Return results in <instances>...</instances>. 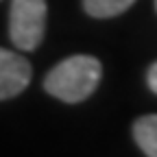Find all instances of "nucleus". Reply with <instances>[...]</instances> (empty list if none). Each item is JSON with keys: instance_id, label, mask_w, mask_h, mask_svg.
I'll use <instances>...</instances> for the list:
<instances>
[{"instance_id": "nucleus-7", "label": "nucleus", "mask_w": 157, "mask_h": 157, "mask_svg": "<svg viewBox=\"0 0 157 157\" xmlns=\"http://www.w3.org/2000/svg\"><path fill=\"white\" fill-rule=\"evenodd\" d=\"M155 9H157V0H155Z\"/></svg>"}, {"instance_id": "nucleus-3", "label": "nucleus", "mask_w": 157, "mask_h": 157, "mask_svg": "<svg viewBox=\"0 0 157 157\" xmlns=\"http://www.w3.org/2000/svg\"><path fill=\"white\" fill-rule=\"evenodd\" d=\"M31 63L22 55L0 48V101L22 94L31 83Z\"/></svg>"}, {"instance_id": "nucleus-2", "label": "nucleus", "mask_w": 157, "mask_h": 157, "mask_svg": "<svg viewBox=\"0 0 157 157\" xmlns=\"http://www.w3.org/2000/svg\"><path fill=\"white\" fill-rule=\"evenodd\" d=\"M46 0H11L9 37L20 50H35L46 31Z\"/></svg>"}, {"instance_id": "nucleus-1", "label": "nucleus", "mask_w": 157, "mask_h": 157, "mask_svg": "<svg viewBox=\"0 0 157 157\" xmlns=\"http://www.w3.org/2000/svg\"><path fill=\"white\" fill-rule=\"evenodd\" d=\"M103 76L101 61L90 55H72L59 61L44 78V90L63 103H81L90 98Z\"/></svg>"}, {"instance_id": "nucleus-5", "label": "nucleus", "mask_w": 157, "mask_h": 157, "mask_svg": "<svg viewBox=\"0 0 157 157\" xmlns=\"http://www.w3.org/2000/svg\"><path fill=\"white\" fill-rule=\"evenodd\" d=\"M135 0H83V9L92 17H113L124 13Z\"/></svg>"}, {"instance_id": "nucleus-4", "label": "nucleus", "mask_w": 157, "mask_h": 157, "mask_svg": "<svg viewBox=\"0 0 157 157\" xmlns=\"http://www.w3.org/2000/svg\"><path fill=\"white\" fill-rule=\"evenodd\" d=\"M133 137L146 157H157V113L137 118L133 124Z\"/></svg>"}, {"instance_id": "nucleus-6", "label": "nucleus", "mask_w": 157, "mask_h": 157, "mask_svg": "<svg viewBox=\"0 0 157 157\" xmlns=\"http://www.w3.org/2000/svg\"><path fill=\"white\" fill-rule=\"evenodd\" d=\"M146 83H148V87L157 94V61L148 68V74H146Z\"/></svg>"}]
</instances>
